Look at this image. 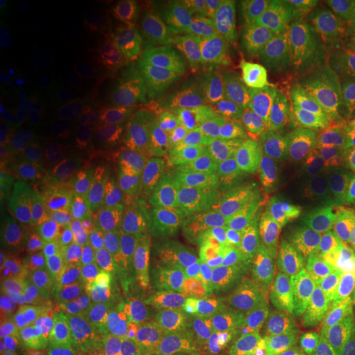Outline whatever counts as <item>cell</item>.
Masks as SVG:
<instances>
[{
  "label": "cell",
  "instance_id": "32",
  "mask_svg": "<svg viewBox=\"0 0 355 355\" xmlns=\"http://www.w3.org/2000/svg\"><path fill=\"white\" fill-rule=\"evenodd\" d=\"M21 183H24L28 189L37 188V178H35L33 171H24V175H21Z\"/></svg>",
  "mask_w": 355,
  "mask_h": 355
},
{
  "label": "cell",
  "instance_id": "11",
  "mask_svg": "<svg viewBox=\"0 0 355 355\" xmlns=\"http://www.w3.org/2000/svg\"><path fill=\"white\" fill-rule=\"evenodd\" d=\"M130 334L155 349H166L180 331L178 306L173 301L148 298L135 301L127 313Z\"/></svg>",
  "mask_w": 355,
  "mask_h": 355
},
{
  "label": "cell",
  "instance_id": "19",
  "mask_svg": "<svg viewBox=\"0 0 355 355\" xmlns=\"http://www.w3.org/2000/svg\"><path fill=\"white\" fill-rule=\"evenodd\" d=\"M42 318L17 308L2 311L0 318V355H24L26 345L37 336Z\"/></svg>",
  "mask_w": 355,
  "mask_h": 355
},
{
  "label": "cell",
  "instance_id": "26",
  "mask_svg": "<svg viewBox=\"0 0 355 355\" xmlns=\"http://www.w3.org/2000/svg\"><path fill=\"white\" fill-rule=\"evenodd\" d=\"M78 254L81 257L83 275H86V277L101 283L109 278L110 266H109V261L105 260V257H102L99 252L91 250V248H83V250L78 252Z\"/></svg>",
  "mask_w": 355,
  "mask_h": 355
},
{
  "label": "cell",
  "instance_id": "21",
  "mask_svg": "<svg viewBox=\"0 0 355 355\" xmlns=\"http://www.w3.org/2000/svg\"><path fill=\"white\" fill-rule=\"evenodd\" d=\"M128 209H130V196L122 188H107L96 199V214L104 222L125 219Z\"/></svg>",
  "mask_w": 355,
  "mask_h": 355
},
{
  "label": "cell",
  "instance_id": "20",
  "mask_svg": "<svg viewBox=\"0 0 355 355\" xmlns=\"http://www.w3.org/2000/svg\"><path fill=\"white\" fill-rule=\"evenodd\" d=\"M2 296L12 308L25 311V313H32L35 316L42 318V291L30 279L24 277H12L8 282L2 283Z\"/></svg>",
  "mask_w": 355,
  "mask_h": 355
},
{
  "label": "cell",
  "instance_id": "30",
  "mask_svg": "<svg viewBox=\"0 0 355 355\" xmlns=\"http://www.w3.org/2000/svg\"><path fill=\"white\" fill-rule=\"evenodd\" d=\"M345 63H347V71H349V76L347 74H345V76H347L350 86H352L354 92H355V35H354L352 42H350V44H349L347 60H345Z\"/></svg>",
  "mask_w": 355,
  "mask_h": 355
},
{
  "label": "cell",
  "instance_id": "5",
  "mask_svg": "<svg viewBox=\"0 0 355 355\" xmlns=\"http://www.w3.org/2000/svg\"><path fill=\"white\" fill-rule=\"evenodd\" d=\"M211 66L229 84L247 83L272 89L283 76L282 58L270 33L250 26H225L209 46Z\"/></svg>",
  "mask_w": 355,
  "mask_h": 355
},
{
  "label": "cell",
  "instance_id": "36",
  "mask_svg": "<svg viewBox=\"0 0 355 355\" xmlns=\"http://www.w3.org/2000/svg\"><path fill=\"white\" fill-rule=\"evenodd\" d=\"M81 355H92V354H86V352H83Z\"/></svg>",
  "mask_w": 355,
  "mask_h": 355
},
{
  "label": "cell",
  "instance_id": "24",
  "mask_svg": "<svg viewBox=\"0 0 355 355\" xmlns=\"http://www.w3.org/2000/svg\"><path fill=\"white\" fill-rule=\"evenodd\" d=\"M74 10L71 2H56L44 12L43 17V30L48 35H60L64 28H68L71 21H73Z\"/></svg>",
  "mask_w": 355,
  "mask_h": 355
},
{
  "label": "cell",
  "instance_id": "18",
  "mask_svg": "<svg viewBox=\"0 0 355 355\" xmlns=\"http://www.w3.org/2000/svg\"><path fill=\"white\" fill-rule=\"evenodd\" d=\"M35 112V101L24 78L10 66L0 71V114L8 122L21 123Z\"/></svg>",
  "mask_w": 355,
  "mask_h": 355
},
{
  "label": "cell",
  "instance_id": "14",
  "mask_svg": "<svg viewBox=\"0 0 355 355\" xmlns=\"http://www.w3.org/2000/svg\"><path fill=\"white\" fill-rule=\"evenodd\" d=\"M237 319L230 314L201 313L189 336V355H229Z\"/></svg>",
  "mask_w": 355,
  "mask_h": 355
},
{
  "label": "cell",
  "instance_id": "3",
  "mask_svg": "<svg viewBox=\"0 0 355 355\" xmlns=\"http://www.w3.org/2000/svg\"><path fill=\"white\" fill-rule=\"evenodd\" d=\"M245 157L275 181L290 183L324 157L322 150L288 117L268 87L248 105L242 122Z\"/></svg>",
  "mask_w": 355,
  "mask_h": 355
},
{
  "label": "cell",
  "instance_id": "16",
  "mask_svg": "<svg viewBox=\"0 0 355 355\" xmlns=\"http://www.w3.org/2000/svg\"><path fill=\"white\" fill-rule=\"evenodd\" d=\"M163 206L176 220L198 225L207 212V199L188 178L175 176L163 188Z\"/></svg>",
  "mask_w": 355,
  "mask_h": 355
},
{
  "label": "cell",
  "instance_id": "34",
  "mask_svg": "<svg viewBox=\"0 0 355 355\" xmlns=\"http://www.w3.org/2000/svg\"><path fill=\"white\" fill-rule=\"evenodd\" d=\"M349 146L355 152V132H354V135L350 137V144H349Z\"/></svg>",
  "mask_w": 355,
  "mask_h": 355
},
{
  "label": "cell",
  "instance_id": "28",
  "mask_svg": "<svg viewBox=\"0 0 355 355\" xmlns=\"http://www.w3.org/2000/svg\"><path fill=\"white\" fill-rule=\"evenodd\" d=\"M17 10H19V2L17 0H2L0 2V25H2V32L10 26L15 19Z\"/></svg>",
  "mask_w": 355,
  "mask_h": 355
},
{
  "label": "cell",
  "instance_id": "31",
  "mask_svg": "<svg viewBox=\"0 0 355 355\" xmlns=\"http://www.w3.org/2000/svg\"><path fill=\"white\" fill-rule=\"evenodd\" d=\"M60 207H61L60 198L43 196L42 199H40V209H42L44 214H55Z\"/></svg>",
  "mask_w": 355,
  "mask_h": 355
},
{
  "label": "cell",
  "instance_id": "8",
  "mask_svg": "<svg viewBox=\"0 0 355 355\" xmlns=\"http://www.w3.org/2000/svg\"><path fill=\"white\" fill-rule=\"evenodd\" d=\"M308 355H355V272L345 275L314 311Z\"/></svg>",
  "mask_w": 355,
  "mask_h": 355
},
{
  "label": "cell",
  "instance_id": "27",
  "mask_svg": "<svg viewBox=\"0 0 355 355\" xmlns=\"http://www.w3.org/2000/svg\"><path fill=\"white\" fill-rule=\"evenodd\" d=\"M44 235H46L48 242H50L51 247V266L56 268L58 272L66 275V248L63 242V234H61V229L58 224H48L44 227Z\"/></svg>",
  "mask_w": 355,
  "mask_h": 355
},
{
  "label": "cell",
  "instance_id": "35",
  "mask_svg": "<svg viewBox=\"0 0 355 355\" xmlns=\"http://www.w3.org/2000/svg\"><path fill=\"white\" fill-rule=\"evenodd\" d=\"M123 355H144V354H135V352H128V354H123Z\"/></svg>",
  "mask_w": 355,
  "mask_h": 355
},
{
  "label": "cell",
  "instance_id": "7",
  "mask_svg": "<svg viewBox=\"0 0 355 355\" xmlns=\"http://www.w3.org/2000/svg\"><path fill=\"white\" fill-rule=\"evenodd\" d=\"M313 306L293 311L241 313L237 316V349L242 355H300L308 349Z\"/></svg>",
  "mask_w": 355,
  "mask_h": 355
},
{
  "label": "cell",
  "instance_id": "23",
  "mask_svg": "<svg viewBox=\"0 0 355 355\" xmlns=\"http://www.w3.org/2000/svg\"><path fill=\"white\" fill-rule=\"evenodd\" d=\"M73 300L79 308L87 313L97 311L104 301V288L101 282L81 275L73 279Z\"/></svg>",
  "mask_w": 355,
  "mask_h": 355
},
{
  "label": "cell",
  "instance_id": "29",
  "mask_svg": "<svg viewBox=\"0 0 355 355\" xmlns=\"http://www.w3.org/2000/svg\"><path fill=\"white\" fill-rule=\"evenodd\" d=\"M340 166H343L345 176L355 191V152L350 146H345L340 152Z\"/></svg>",
  "mask_w": 355,
  "mask_h": 355
},
{
  "label": "cell",
  "instance_id": "9",
  "mask_svg": "<svg viewBox=\"0 0 355 355\" xmlns=\"http://www.w3.org/2000/svg\"><path fill=\"white\" fill-rule=\"evenodd\" d=\"M216 265V247L189 245L158 260L145 275V290L159 300H178L196 293Z\"/></svg>",
  "mask_w": 355,
  "mask_h": 355
},
{
  "label": "cell",
  "instance_id": "25",
  "mask_svg": "<svg viewBox=\"0 0 355 355\" xmlns=\"http://www.w3.org/2000/svg\"><path fill=\"white\" fill-rule=\"evenodd\" d=\"M0 201L8 211L19 212L28 206L30 196L24 186L15 183L10 178H2L0 180Z\"/></svg>",
  "mask_w": 355,
  "mask_h": 355
},
{
  "label": "cell",
  "instance_id": "15",
  "mask_svg": "<svg viewBox=\"0 0 355 355\" xmlns=\"http://www.w3.org/2000/svg\"><path fill=\"white\" fill-rule=\"evenodd\" d=\"M133 242L146 259H166L186 247L184 234L171 222L158 217L141 220L133 229Z\"/></svg>",
  "mask_w": 355,
  "mask_h": 355
},
{
  "label": "cell",
  "instance_id": "2",
  "mask_svg": "<svg viewBox=\"0 0 355 355\" xmlns=\"http://www.w3.org/2000/svg\"><path fill=\"white\" fill-rule=\"evenodd\" d=\"M270 91L318 148L334 150L354 135L355 92L337 63L293 66Z\"/></svg>",
  "mask_w": 355,
  "mask_h": 355
},
{
  "label": "cell",
  "instance_id": "22",
  "mask_svg": "<svg viewBox=\"0 0 355 355\" xmlns=\"http://www.w3.org/2000/svg\"><path fill=\"white\" fill-rule=\"evenodd\" d=\"M68 275L58 272L56 268L46 270L43 275L42 286H40V291H42V300H43V311L42 318L46 319L51 316V313L55 311L58 306L61 304V301L64 300L66 291H68Z\"/></svg>",
  "mask_w": 355,
  "mask_h": 355
},
{
  "label": "cell",
  "instance_id": "4",
  "mask_svg": "<svg viewBox=\"0 0 355 355\" xmlns=\"http://www.w3.org/2000/svg\"><path fill=\"white\" fill-rule=\"evenodd\" d=\"M349 268L350 263L322 266L285 263L257 268L252 272L250 295L241 313L308 308L324 298L349 273Z\"/></svg>",
  "mask_w": 355,
  "mask_h": 355
},
{
  "label": "cell",
  "instance_id": "10",
  "mask_svg": "<svg viewBox=\"0 0 355 355\" xmlns=\"http://www.w3.org/2000/svg\"><path fill=\"white\" fill-rule=\"evenodd\" d=\"M252 272L234 270L216 263L196 291V304L201 313L232 314L245 308L250 295Z\"/></svg>",
  "mask_w": 355,
  "mask_h": 355
},
{
  "label": "cell",
  "instance_id": "13",
  "mask_svg": "<svg viewBox=\"0 0 355 355\" xmlns=\"http://www.w3.org/2000/svg\"><path fill=\"white\" fill-rule=\"evenodd\" d=\"M184 173L206 196L229 198L243 188L241 166L224 155H198L186 162Z\"/></svg>",
  "mask_w": 355,
  "mask_h": 355
},
{
  "label": "cell",
  "instance_id": "12",
  "mask_svg": "<svg viewBox=\"0 0 355 355\" xmlns=\"http://www.w3.org/2000/svg\"><path fill=\"white\" fill-rule=\"evenodd\" d=\"M133 135L125 123L104 121L96 123L83 141V162L96 173L117 171L132 152Z\"/></svg>",
  "mask_w": 355,
  "mask_h": 355
},
{
  "label": "cell",
  "instance_id": "33",
  "mask_svg": "<svg viewBox=\"0 0 355 355\" xmlns=\"http://www.w3.org/2000/svg\"><path fill=\"white\" fill-rule=\"evenodd\" d=\"M12 277H13V275H12L10 265H8L6 260H2V265H0V279H2V283H6Z\"/></svg>",
  "mask_w": 355,
  "mask_h": 355
},
{
  "label": "cell",
  "instance_id": "17",
  "mask_svg": "<svg viewBox=\"0 0 355 355\" xmlns=\"http://www.w3.org/2000/svg\"><path fill=\"white\" fill-rule=\"evenodd\" d=\"M87 336L74 324H56L37 332L24 355H81Z\"/></svg>",
  "mask_w": 355,
  "mask_h": 355
},
{
  "label": "cell",
  "instance_id": "1",
  "mask_svg": "<svg viewBox=\"0 0 355 355\" xmlns=\"http://www.w3.org/2000/svg\"><path fill=\"white\" fill-rule=\"evenodd\" d=\"M298 193L275 230L286 263L322 266L355 260V191L334 155L300 176Z\"/></svg>",
  "mask_w": 355,
  "mask_h": 355
},
{
  "label": "cell",
  "instance_id": "6",
  "mask_svg": "<svg viewBox=\"0 0 355 355\" xmlns=\"http://www.w3.org/2000/svg\"><path fill=\"white\" fill-rule=\"evenodd\" d=\"M275 33L314 61L337 63L349 40V12L336 0H306L293 6Z\"/></svg>",
  "mask_w": 355,
  "mask_h": 355
}]
</instances>
